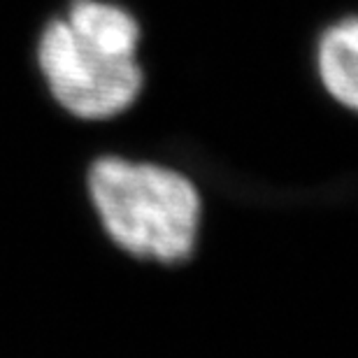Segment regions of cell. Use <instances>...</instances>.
Listing matches in <instances>:
<instances>
[{"mask_svg":"<svg viewBox=\"0 0 358 358\" xmlns=\"http://www.w3.org/2000/svg\"><path fill=\"white\" fill-rule=\"evenodd\" d=\"M312 63L333 107L358 117V12L331 21L317 35Z\"/></svg>","mask_w":358,"mask_h":358,"instance_id":"3","label":"cell"},{"mask_svg":"<svg viewBox=\"0 0 358 358\" xmlns=\"http://www.w3.org/2000/svg\"><path fill=\"white\" fill-rule=\"evenodd\" d=\"M38 66L61 110L80 121H110L145 93L140 56H117L84 42L63 17H54L38 40Z\"/></svg>","mask_w":358,"mask_h":358,"instance_id":"2","label":"cell"},{"mask_svg":"<svg viewBox=\"0 0 358 358\" xmlns=\"http://www.w3.org/2000/svg\"><path fill=\"white\" fill-rule=\"evenodd\" d=\"M84 42L117 56H140L142 26L128 7L112 0H73L63 14Z\"/></svg>","mask_w":358,"mask_h":358,"instance_id":"4","label":"cell"},{"mask_svg":"<svg viewBox=\"0 0 358 358\" xmlns=\"http://www.w3.org/2000/svg\"><path fill=\"white\" fill-rule=\"evenodd\" d=\"M84 186L100 231L124 256L161 268L193 259L205 193L184 168L103 154L87 168Z\"/></svg>","mask_w":358,"mask_h":358,"instance_id":"1","label":"cell"}]
</instances>
